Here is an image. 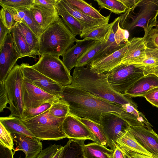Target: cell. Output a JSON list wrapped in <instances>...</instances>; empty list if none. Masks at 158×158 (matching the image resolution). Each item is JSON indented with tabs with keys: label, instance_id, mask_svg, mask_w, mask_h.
<instances>
[{
	"label": "cell",
	"instance_id": "obj_1",
	"mask_svg": "<svg viewBox=\"0 0 158 158\" xmlns=\"http://www.w3.org/2000/svg\"><path fill=\"white\" fill-rule=\"evenodd\" d=\"M61 99L69 106V114L100 124L101 114L112 113L125 120L127 115L122 105L96 96L81 89L69 85L62 88Z\"/></svg>",
	"mask_w": 158,
	"mask_h": 158
},
{
	"label": "cell",
	"instance_id": "obj_2",
	"mask_svg": "<svg viewBox=\"0 0 158 158\" xmlns=\"http://www.w3.org/2000/svg\"><path fill=\"white\" fill-rule=\"evenodd\" d=\"M70 85L83 90L96 96L121 105L130 103L137 106L131 98L117 92L108 82L107 72L98 74L92 72L89 64L75 67Z\"/></svg>",
	"mask_w": 158,
	"mask_h": 158
},
{
	"label": "cell",
	"instance_id": "obj_3",
	"mask_svg": "<svg viewBox=\"0 0 158 158\" xmlns=\"http://www.w3.org/2000/svg\"><path fill=\"white\" fill-rule=\"evenodd\" d=\"M77 39L59 17L42 34L39 40V57L44 55L62 56Z\"/></svg>",
	"mask_w": 158,
	"mask_h": 158
},
{
	"label": "cell",
	"instance_id": "obj_4",
	"mask_svg": "<svg viewBox=\"0 0 158 158\" xmlns=\"http://www.w3.org/2000/svg\"><path fill=\"white\" fill-rule=\"evenodd\" d=\"M158 16V0H138L119 16L120 25L129 34L137 27H142L145 36L153 27H156Z\"/></svg>",
	"mask_w": 158,
	"mask_h": 158
},
{
	"label": "cell",
	"instance_id": "obj_5",
	"mask_svg": "<svg viewBox=\"0 0 158 158\" xmlns=\"http://www.w3.org/2000/svg\"><path fill=\"white\" fill-rule=\"evenodd\" d=\"M65 118L52 116L49 109L35 117L22 119V121L34 136L40 140H57L67 138L62 127Z\"/></svg>",
	"mask_w": 158,
	"mask_h": 158
},
{
	"label": "cell",
	"instance_id": "obj_6",
	"mask_svg": "<svg viewBox=\"0 0 158 158\" xmlns=\"http://www.w3.org/2000/svg\"><path fill=\"white\" fill-rule=\"evenodd\" d=\"M107 73L108 81L111 87L123 94L139 79L153 74L139 64H121Z\"/></svg>",
	"mask_w": 158,
	"mask_h": 158
},
{
	"label": "cell",
	"instance_id": "obj_7",
	"mask_svg": "<svg viewBox=\"0 0 158 158\" xmlns=\"http://www.w3.org/2000/svg\"><path fill=\"white\" fill-rule=\"evenodd\" d=\"M24 77L20 65L16 64L4 82L9 100V116L22 119L24 110L23 85Z\"/></svg>",
	"mask_w": 158,
	"mask_h": 158
},
{
	"label": "cell",
	"instance_id": "obj_8",
	"mask_svg": "<svg viewBox=\"0 0 158 158\" xmlns=\"http://www.w3.org/2000/svg\"><path fill=\"white\" fill-rule=\"evenodd\" d=\"M34 69L62 86L70 85L72 76L59 57L44 55L31 66Z\"/></svg>",
	"mask_w": 158,
	"mask_h": 158
},
{
	"label": "cell",
	"instance_id": "obj_9",
	"mask_svg": "<svg viewBox=\"0 0 158 158\" xmlns=\"http://www.w3.org/2000/svg\"><path fill=\"white\" fill-rule=\"evenodd\" d=\"M100 124L107 140L106 147L114 151L117 146L116 140L119 135L128 130L130 127L121 116L110 112L101 114Z\"/></svg>",
	"mask_w": 158,
	"mask_h": 158
},
{
	"label": "cell",
	"instance_id": "obj_10",
	"mask_svg": "<svg viewBox=\"0 0 158 158\" xmlns=\"http://www.w3.org/2000/svg\"><path fill=\"white\" fill-rule=\"evenodd\" d=\"M114 20L115 22L107 42L103 44L92 62L111 54L129 43L128 40L129 33L121 27L119 17Z\"/></svg>",
	"mask_w": 158,
	"mask_h": 158
},
{
	"label": "cell",
	"instance_id": "obj_11",
	"mask_svg": "<svg viewBox=\"0 0 158 158\" xmlns=\"http://www.w3.org/2000/svg\"><path fill=\"white\" fill-rule=\"evenodd\" d=\"M23 77L33 85L46 92L57 98H61L63 86L33 68L28 64L20 65Z\"/></svg>",
	"mask_w": 158,
	"mask_h": 158
},
{
	"label": "cell",
	"instance_id": "obj_12",
	"mask_svg": "<svg viewBox=\"0 0 158 158\" xmlns=\"http://www.w3.org/2000/svg\"><path fill=\"white\" fill-rule=\"evenodd\" d=\"M23 91L24 110L37 108L46 103L52 104L59 98L44 91L24 77Z\"/></svg>",
	"mask_w": 158,
	"mask_h": 158
},
{
	"label": "cell",
	"instance_id": "obj_13",
	"mask_svg": "<svg viewBox=\"0 0 158 158\" xmlns=\"http://www.w3.org/2000/svg\"><path fill=\"white\" fill-rule=\"evenodd\" d=\"M20 58L15 48L11 34L9 33L0 48V83H4L17 61Z\"/></svg>",
	"mask_w": 158,
	"mask_h": 158
},
{
	"label": "cell",
	"instance_id": "obj_14",
	"mask_svg": "<svg viewBox=\"0 0 158 158\" xmlns=\"http://www.w3.org/2000/svg\"><path fill=\"white\" fill-rule=\"evenodd\" d=\"M62 127L64 132L69 139H89L97 143L94 134L87 127L69 114L64 119Z\"/></svg>",
	"mask_w": 158,
	"mask_h": 158
},
{
	"label": "cell",
	"instance_id": "obj_15",
	"mask_svg": "<svg viewBox=\"0 0 158 158\" xmlns=\"http://www.w3.org/2000/svg\"><path fill=\"white\" fill-rule=\"evenodd\" d=\"M129 131L137 141L153 156H158V135L152 129L130 126Z\"/></svg>",
	"mask_w": 158,
	"mask_h": 158
},
{
	"label": "cell",
	"instance_id": "obj_16",
	"mask_svg": "<svg viewBox=\"0 0 158 158\" xmlns=\"http://www.w3.org/2000/svg\"><path fill=\"white\" fill-rule=\"evenodd\" d=\"M129 43L111 54L91 62L89 64L91 70L100 74L108 72L118 66L127 52Z\"/></svg>",
	"mask_w": 158,
	"mask_h": 158
},
{
	"label": "cell",
	"instance_id": "obj_17",
	"mask_svg": "<svg viewBox=\"0 0 158 158\" xmlns=\"http://www.w3.org/2000/svg\"><path fill=\"white\" fill-rule=\"evenodd\" d=\"M146 48L143 37L132 38L121 64H141L146 57Z\"/></svg>",
	"mask_w": 158,
	"mask_h": 158
},
{
	"label": "cell",
	"instance_id": "obj_18",
	"mask_svg": "<svg viewBox=\"0 0 158 158\" xmlns=\"http://www.w3.org/2000/svg\"><path fill=\"white\" fill-rule=\"evenodd\" d=\"M11 135L18 148L25 153V158H36L42 150V144L39 139L20 134Z\"/></svg>",
	"mask_w": 158,
	"mask_h": 158
},
{
	"label": "cell",
	"instance_id": "obj_19",
	"mask_svg": "<svg viewBox=\"0 0 158 158\" xmlns=\"http://www.w3.org/2000/svg\"><path fill=\"white\" fill-rule=\"evenodd\" d=\"M96 42L92 40L77 39L76 44L64 53L62 56V61L70 72L76 67L78 58Z\"/></svg>",
	"mask_w": 158,
	"mask_h": 158
},
{
	"label": "cell",
	"instance_id": "obj_20",
	"mask_svg": "<svg viewBox=\"0 0 158 158\" xmlns=\"http://www.w3.org/2000/svg\"><path fill=\"white\" fill-rule=\"evenodd\" d=\"M60 2L65 9L82 25L83 30L81 35V38L87 32L108 23L100 21L89 17L83 13L69 3L66 0H60Z\"/></svg>",
	"mask_w": 158,
	"mask_h": 158
},
{
	"label": "cell",
	"instance_id": "obj_21",
	"mask_svg": "<svg viewBox=\"0 0 158 158\" xmlns=\"http://www.w3.org/2000/svg\"><path fill=\"white\" fill-rule=\"evenodd\" d=\"M157 87L158 76L149 74L136 81L123 94L130 98L143 97L148 91Z\"/></svg>",
	"mask_w": 158,
	"mask_h": 158
},
{
	"label": "cell",
	"instance_id": "obj_22",
	"mask_svg": "<svg viewBox=\"0 0 158 158\" xmlns=\"http://www.w3.org/2000/svg\"><path fill=\"white\" fill-rule=\"evenodd\" d=\"M36 21L44 31L59 17L56 8L48 9L34 5L30 8Z\"/></svg>",
	"mask_w": 158,
	"mask_h": 158
},
{
	"label": "cell",
	"instance_id": "obj_23",
	"mask_svg": "<svg viewBox=\"0 0 158 158\" xmlns=\"http://www.w3.org/2000/svg\"><path fill=\"white\" fill-rule=\"evenodd\" d=\"M116 143L117 146L122 150L131 151L150 156H153L137 141L129 130L119 135L117 139Z\"/></svg>",
	"mask_w": 158,
	"mask_h": 158
},
{
	"label": "cell",
	"instance_id": "obj_24",
	"mask_svg": "<svg viewBox=\"0 0 158 158\" xmlns=\"http://www.w3.org/2000/svg\"><path fill=\"white\" fill-rule=\"evenodd\" d=\"M122 107L127 113L126 121L130 126L143 127L149 130L152 129V126L142 113L138 110L137 106L128 103L122 105Z\"/></svg>",
	"mask_w": 158,
	"mask_h": 158
},
{
	"label": "cell",
	"instance_id": "obj_25",
	"mask_svg": "<svg viewBox=\"0 0 158 158\" xmlns=\"http://www.w3.org/2000/svg\"><path fill=\"white\" fill-rule=\"evenodd\" d=\"M11 33L15 48L21 58L28 56L36 59V56L19 31L16 23L11 28Z\"/></svg>",
	"mask_w": 158,
	"mask_h": 158
},
{
	"label": "cell",
	"instance_id": "obj_26",
	"mask_svg": "<svg viewBox=\"0 0 158 158\" xmlns=\"http://www.w3.org/2000/svg\"><path fill=\"white\" fill-rule=\"evenodd\" d=\"M85 140L69 139L63 146L58 158H85L83 151Z\"/></svg>",
	"mask_w": 158,
	"mask_h": 158
},
{
	"label": "cell",
	"instance_id": "obj_27",
	"mask_svg": "<svg viewBox=\"0 0 158 158\" xmlns=\"http://www.w3.org/2000/svg\"><path fill=\"white\" fill-rule=\"evenodd\" d=\"M0 123L11 134H18L35 137L28 130L20 118L9 116L1 117Z\"/></svg>",
	"mask_w": 158,
	"mask_h": 158
},
{
	"label": "cell",
	"instance_id": "obj_28",
	"mask_svg": "<svg viewBox=\"0 0 158 158\" xmlns=\"http://www.w3.org/2000/svg\"><path fill=\"white\" fill-rule=\"evenodd\" d=\"M60 1L56 6L59 15L61 16L64 24L74 35L80 36L83 30L82 25L65 9Z\"/></svg>",
	"mask_w": 158,
	"mask_h": 158
},
{
	"label": "cell",
	"instance_id": "obj_29",
	"mask_svg": "<svg viewBox=\"0 0 158 158\" xmlns=\"http://www.w3.org/2000/svg\"><path fill=\"white\" fill-rule=\"evenodd\" d=\"M69 3L85 15L97 20L108 23L111 14L104 16L90 4L83 0H66Z\"/></svg>",
	"mask_w": 158,
	"mask_h": 158
},
{
	"label": "cell",
	"instance_id": "obj_30",
	"mask_svg": "<svg viewBox=\"0 0 158 158\" xmlns=\"http://www.w3.org/2000/svg\"><path fill=\"white\" fill-rule=\"evenodd\" d=\"M83 151L85 158H112L114 152L95 142L85 144Z\"/></svg>",
	"mask_w": 158,
	"mask_h": 158
},
{
	"label": "cell",
	"instance_id": "obj_31",
	"mask_svg": "<svg viewBox=\"0 0 158 158\" xmlns=\"http://www.w3.org/2000/svg\"><path fill=\"white\" fill-rule=\"evenodd\" d=\"M114 20L110 23L100 25L86 33L83 36L85 40H92L106 43L115 23Z\"/></svg>",
	"mask_w": 158,
	"mask_h": 158
},
{
	"label": "cell",
	"instance_id": "obj_32",
	"mask_svg": "<svg viewBox=\"0 0 158 158\" xmlns=\"http://www.w3.org/2000/svg\"><path fill=\"white\" fill-rule=\"evenodd\" d=\"M16 23L31 50L36 56H39V42L36 35L23 20Z\"/></svg>",
	"mask_w": 158,
	"mask_h": 158
},
{
	"label": "cell",
	"instance_id": "obj_33",
	"mask_svg": "<svg viewBox=\"0 0 158 158\" xmlns=\"http://www.w3.org/2000/svg\"><path fill=\"white\" fill-rule=\"evenodd\" d=\"M74 117L85 125L90 131L94 134L97 143L106 147L107 140L100 124L85 118Z\"/></svg>",
	"mask_w": 158,
	"mask_h": 158
},
{
	"label": "cell",
	"instance_id": "obj_34",
	"mask_svg": "<svg viewBox=\"0 0 158 158\" xmlns=\"http://www.w3.org/2000/svg\"><path fill=\"white\" fill-rule=\"evenodd\" d=\"M146 57L139 64L144 66L154 74L158 75V48H146Z\"/></svg>",
	"mask_w": 158,
	"mask_h": 158
},
{
	"label": "cell",
	"instance_id": "obj_35",
	"mask_svg": "<svg viewBox=\"0 0 158 158\" xmlns=\"http://www.w3.org/2000/svg\"><path fill=\"white\" fill-rule=\"evenodd\" d=\"M105 43L96 41L77 59L76 67L84 66L90 64Z\"/></svg>",
	"mask_w": 158,
	"mask_h": 158
},
{
	"label": "cell",
	"instance_id": "obj_36",
	"mask_svg": "<svg viewBox=\"0 0 158 158\" xmlns=\"http://www.w3.org/2000/svg\"><path fill=\"white\" fill-rule=\"evenodd\" d=\"M69 112V105L61 98L54 101L49 109V113L56 118H65Z\"/></svg>",
	"mask_w": 158,
	"mask_h": 158
},
{
	"label": "cell",
	"instance_id": "obj_37",
	"mask_svg": "<svg viewBox=\"0 0 158 158\" xmlns=\"http://www.w3.org/2000/svg\"><path fill=\"white\" fill-rule=\"evenodd\" d=\"M100 9H105L112 13L119 15L124 13L126 9L119 0H94Z\"/></svg>",
	"mask_w": 158,
	"mask_h": 158
},
{
	"label": "cell",
	"instance_id": "obj_38",
	"mask_svg": "<svg viewBox=\"0 0 158 158\" xmlns=\"http://www.w3.org/2000/svg\"><path fill=\"white\" fill-rule=\"evenodd\" d=\"M17 13L16 10L14 8L2 7L0 12V20L8 29H11L16 23L14 16Z\"/></svg>",
	"mask_w": 158,
	"mask_h": 158
},
{
	"label": "cell",
	"instance_id": "obj_39",
	"mask_svg": "<svg viewBox=\"0 0 158 158\" xmlns=\"http://www.w3.org/2000/svg\"><path fill=\"white\" fill-rule=\"evenodd\" d=\"M25 15L23 20L34 32L39 40L44 30L40 27L35 19L30 8H25Z\"/></svg>",
	"mask_w": 158,
	"mask_h": 158
},
{
	"label": "cell",
	"instance_id": "obj_40",
	"mask_svg": "<svg viewBox=\"0 0 158 158\" xmlns=\"http://www.w3.org/2000/svg\"><path fill=\"white\" fill-rule=\"evenodd\" d=\"M34 0H0L2 7L16 9L22 7L30 8L34 5Z\"/></svg>",
	"mask_w": 158,
	"mask_h": 158
},
{
	"label": "cell",
	"instance_id": "obj_41",
	"mask_svg": "<svg viewBox=\"0 0 158 158\" xmlns=\"http://www.w3.org/2000/svg\"><path fill=\"white\" fill-rule=\"evenodd\" d=\"M143 37L146 47L158 48V27L152 28Z\"/></svg>",
	"mask_w": 158,
	"mask_h": 158
},
{
	"label": "cell",
	"instance_id": "obj_42",
	"mask_svg": "<svg viewBox=\"0 0 158 158\" xmlns=\"http://www.w3.org/2000/svg\"><path fill=\"white\" fill-rule=\"evenodd\" d=\"M0 144L10 150H14L13 139L12 135L1 123Z\"/></svg>",
	"mask_w": 158,
	"mask_h": 158
},
{
	"label": "cell",
	"instance_id": "obj_43",
	"mask_svg": "<svg viewBox=\"0 0 158 158\" xmlns=\"http://www.w3.org/2000/svg\"><path fill=\"white\" fill-rule=\"evenodd\" d=\"M51 104L46 103L37 108L24 110L22 119L34 117L43 113L51 107Z\"/></svg>",
	"mask_w": 158,
	"mask_h": 158
},
{
	"label": "cell",
	"instance_id": "obj_44",
	"mask_svg": "<svg viewBox=\"0 0 158 158\" xmlns=\"http://www.w3.org/2000/svg\"><path fill=\"white\" fill-rule=\"evenodd\" d=\"M62 146L56 144H51L43 150L36 158H52Z\"/></svg>",
	"mask_w": 158,
	"mask_h": 158
},
{
	"label": "cell",
	"instance_id": "obj_45",
	"mask_svg": "<svg viewBox=\"0 0 158 158\" xmlns=\"http://www.w3.org/2000/svg\"><path fill=\"white\" fill-rule=\"evenodd\" d=\"M9 100L7 94L4 83H0V112L3 111L5 108H8L7 106L9 104Z\"/></svg>",
	"mask_w": 158,
	"mask_h": 158
},
{
	"label": "cell",
	"instance_id": "obj_46",
	"mask_svg": "<svg viewBox=\"0 0 158 158\" xmlns=\"http://www.w3.org/2000/svg\"><path fill=\"white\" fill-rule=\"evenodd\" d=\"M143 97L151 104L156 107L158 106V87L148 91Z\"/></svg>",
	"mask_w": 158,
	"mask_h": 158
},
{
	"label": "cell",
	"instance_id": "obj_47",
	"mask_svg": "<svg viewBox=\"0 0 158 158\" xmlns=\"http://www.w3.org/2000/svg\"><path fill=\"white\" fill-rule=\"evenodd\" d=\"M60 0H34V5H39L48 9L56 8Z\"/></svg>",
	"mask_w": 158,
	"mask_h": 158
},
{
	"label": "cell",
	"instance_id": "obj_48",
	"mask_svg": "<svg viewBox=\"0 0 158 158\" xmlns=\"http://www.w3.org/2000/svg\"><path fill=\"white\" fill-rule=\"evenodd\" d=\"M0 48H1L3 45L8 34L11 33V29H9L6 27L1 20L0 22Z\"/></svg>",
	"mask_w": 158,
	"mask_h": 158
},
{
	"label": "cell",
	"instance_id": "obj_49",
	"mask_svg": "<svg viewBox=\"0 0 158 158\" xmlns=\"http://www.w3.org/2000/svg\"><path fill=\"white\" fill-rule=\"evenodd\" d=\"M14 152L0 144V158H14Z\"/></svg>",
	"mask_w": 158,
	"mask_h": 158
},
{
	"label": "cell",
	"instance_id": "obj_50",
	"mask_svg": "<svg viewBox=\"0 0 158 158\" xmlns=\"http://www.w3.org/2000/svg\"><path fill=\"white\" fill-rule=\"evenodd\" d=\"M122 150L124 152L125 154L129 158H158V156H150L143 155L131 151Z\"/></svg>",
	"mask_w": 158,
	"mask_h": 158
},
{
	"label": "cell",
	"instance_id": "obj_51",
	"mask_svg": "<svg viewBox=\"0 0 158 158\" xmlns=\"http://www.w3.org/2000/svg\"><path fill=\"white\" fill-rule=\"evenodd\" d=\"M112 158H126L124 152L118 146L114 150Z\"/></svg>",
	"mask_w": 158,
	"mask_h": 158
},
{
	"label": "cell",
	"instance_id": "obj_52",
	"mask_svg": "<svg viewBox=\"0 0 158 158\" xmlns=\"http://www.w3.org/2000/svg\"><path fill=\"white\" fill-rule=\"evenodd\" d=\"M124 5L126 10L131 8L137 2L138 0H119Z\"/></svg>",
	"mask_w": 158,
	"mask_h": 158
},
{
	"label": "cell",
	"instance_id": "obj_53",
	"mask_svg": "<svg viewBox=\"0 0 158 158\" xmlns=\"http://www.w3.org/2000/svg\"><path fill=\"white\" fill-rule=\"evenodd\" d=\"M62 147L63 146H62V147L58 150L56 153L52 158H58V157L62 150Z\"/></svg>",
	"mask_w": 158,
	"mask_h": 158
},
{
	"label": "cell",
	"instance_id": "obj_54",
	"mask_svg": "<svg viewBox=\"0 0 158 158\" xmlns=\"http://www.w3.org/2000/svg\"><path fill=\"white\" fill-rule=\"evenodd\" d=\"M156 27H158V21H157L156 22Z\"/></svg>",
	"mask_w": 158,
	"mask_h": 158
},
{
	"label": "cell",
	"instance_id": "obj_55",
	"mask_svg": "<svg viewBox=\"0 0 158 158\" xmlns=\"http://www.w3.org/2000/svg\"><path fill=\"white\" fill-rule=\"evenodd\" d=\"M125 155L126 158H129L127 155H126L125 154Z\"/></svg>",
	"mask_w": 158,
	"mask_h": 158
},
{
	"label": "cell",
	"instance_id": "obj_56",
	"mask_svg": "<svg viewBox=\"0 0 158 158\" xmlns=\"http://www.w3.org/2000/svg\"><path fill=\"white\" fill-rule=\"evenodd\" d=\"M156 107L158 108V106H157Z\"/></svg>",
	"mask_w": 158,
	"mask_h": 158
},
{
	"label": "cell",
	"instance_id": "obj_57",
	"mask_svg": "<svg viewBox=\"0 0 158 158\" xmlns=\"http://www.w3.org/2000/svg\"></svg>",
	"mask_w": 158,
	"mask_h": 158
}]
</instances>
